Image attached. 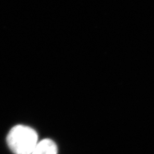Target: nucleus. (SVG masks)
<instances>
[{
    "label": "nucleus",
    "mask_w": 154,
    "mask_h": 154,
    "mask_svg": "<svg viewBox=\"0 0 154 154\" xmlns=\"http://www.w3.org/2000/svg\"><path fill=\"white\" fill-rule=\"evenodd\" d=\"M57 146L52 140L46 138L38 142L32 154H57Z\"/></svg>",
    "instance_id": "2"
},
{
    "label": "nucleus",
    "mask_w": 154,
    "mask_h": 154,
    "mask_svg": "<svg viewBox=\"0 0 154 154\" xmlns=\"http://www.w3.org/2000/svg\"><path fill=\"white\" fill-rule=\"evenodd\" d=\"M7 141L14 154H32L38 143V135L33 128L18 125L10 130Z\"/></svg>",
    "instance_id": "1"
}]
</instances>
